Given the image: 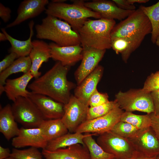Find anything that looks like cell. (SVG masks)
Here are the masks:
<instances>
[{
	"instance_id": "cell-1",
	"label": "cell",
	"mask_w": 159,
	"mask_h": 159,
	"mask_svg": "<svg viewBox=\"0 0 159 159\" xmlns=\"http://www.w3.org/2000/svg\"><path fill=\"white\" fill-rule=\"evenodd\" d=\"M70 67L57 62L51 69L35 79L28 87L33 93L47 96L65 105L70 99L71 91L75 88V85L67 78Z\"/></svg>"
},
{
	"instance_id": "cell-2",
	"label": "cell",
	"mask_w": 159,
	"mask_h": 159,
	"mask_svg": "<svg viewBox=\"0 0 159 159\" xmlns=\"http://www.w3.org/2000/svg\"><path fill=\"white\" fill-rule=\"evenodd\" d=\"M35 29L38 39L50 40L62 47L81 44L78 32L67 22L54 16L47 15Z\"/></svg>"
},
{
	"instance_id": "cell-3",
	"label": "cell",
	"mask_w": 159,
	"mask_h": 159,
	"mask_svg": "<svg viewBox=\"0 0 159 159\" xmlns=\"http://www.w3.org/2000/svg\"><path fill=\"white\" fill-rule=\"evenodd\" d=\"M152 26L147 16L140 8L116 24L111 34V40L122 38L129 40L137 49L146 35L151 34Z\"/></svg>"
},
{
	"instance_id": "cell-4",
	"label": "cell",
	"mask_w": 159,
	"mask_h": 159,
	"mask_svg": "<svg viewBox=\"0 0 159 159\" xmlns=\"http://www.w3.org/2000/svg\"><path fill=\"white\" fill-rule=\"evenodd\" d=\"M72 2L69 4L51 2L47 5L45 13L47 15L63 20L77 32L89 18H101L99 14L86 7L84 1L74 0Z\"/></svg>"
},
{
	"instance_id": "cell-5",
	"label": "cell",
	"mask_w": 159,
	"mask_h": 159,
	"mask_svg": "<svg viewBox=\"0 0 159 159\" xmlns=\"http://www.w3.org/2000/svg\"><path fill=\"white\" fill-rule=\"evenodd\" d=\"M116 24L113 19H87L78 32L82 46L101 50L111 48L110 34Z\"/></svg>"
},
{
	"instance_id": "cell-6",
	"label": "cell",
	"mask_w": 159,
	"mask_h": 159,
	"mask_svg": "<svg viewBox=\"0 0 159 159\" xmlns=\"http://www.w3.org/2000/svg\"><path fill=\"white\" fill-rule=\"evenodd\" d=\"M115 97L120 108L125 111H138L147 114L154 112L151 92L142 88L125 92L120 91L115 95Z\"/></svg>"
},
{
	"instance_id": "cell-7",
	"label": "cell",
	"mask_w": 159,
	"mask_h": 159,
	"mask_svg": "<svg viewBox=\"0 0 159 159\" xmlns=\"http://www.w3.org/2000/svg\"><path fill=\"white\" fill-rule=\"evenodd\" d=\"M16 121L24 128L39 127L45 120L35 104L28 97H19L11 105Z\"/></svg>"
},
{
	"instance_id": "cell-8",
	"label": "cell",
	"mask_w": 159,
	"mask_h": 159,
	"mask_svg": "<svg viewBox=\"0 0 159 159\" xmlns=\"http://www.w3.org/2000/svg\"><path fill=\"white\" fill-rule=\"evenodd\" d=\"M97 142L105 152L114 155L115 159H129L136 151L128 138L111 131L99 135Z\"/></svg>"
},
{
	"instance_id": "cell-9",
	"label": "cell",
	"mask_w": 159,
	"mask_h": 159,
	"mask_svg": "<svg viewBox=\"0 0 159 159\" xmlns=\"http://www.w3.org/2000/svg\"><path fill=\"white\" fill-rule=\"evenodd\" d=\"M89 107L74 95H71L67 103L64 105V114L61 120L69 132L74 133L87 120Z\"/></svg>"
},
{
	"instance_id": "cell-10",
	"label": "cell",
	"mask_w": 159,
	"mask_h": 159,
	"mask_svg": "<svg viewBox=\"0 0 159 159\" xmlns=\"http://www.w3.org/2000/svg\"><path fill=\"white\" fill-rule=\"evenodd\" d=\"M123 112L119 106L117 107L105 115L92 120H86L78 127L75 132L92 133L99 135L110 131L120 121Z\"/></svg>"
},
{
	"instance_id": "cell-11",
	"label": "cell",
	"mask_w": 159,
	"mask_h": 159,
	"mask_svg": "<svg viewBox=\"0 0 159 159\" xmlns=\"http://www.w3.org/2000/svg\"><path fill=\"white\" fill-rule=\"evenodd\" d=\"M128 139L136 151L149 157L159 155V139L150 126L141 130L134 137Z\"/></svg>"
},
{
	"instance_id": "cell-12",
	"label": "cell",
	"mask_w": 159,
	"mask_h": 159,
	"mask_svg": "<svg viewBox=\"0 0 159 159\" xmlns=\"http://www.w3.org/2000/svg\"><path fill=\"white\" fill-rule=\"evenodd\" d=\"M81 62L75 71L74 75L77 85L82 82L95 69L103 58L106 50H101L83 46Z\"/></svg>"
},
{
	"instance_id": "cell-13",
	"label": "cell",
	"mask_w": 159,
	"mask_h": 159,
	"mask_svg": "<svg viewBox=\"0 0 159 159\" xmlns=\"http://www.w3.org/2000/svg\"><path fill=\"white\" fill-rule=\"evenodd\" d=\"M28 97L35 104L45 120L61 119L64 104L47 96L30 92Z\"/></svg>"
},
{
	"instance_id": "cell-14",
	"label": "cell",
	"mask_w": 159,
	"mask_h": 159,
	"mask_svg": "<svg viewBox=\"0 0 159 159\" xmlns=\"http://www.w3.org/2000/svg\"><path fill=\"white\" fill-rule=\"evenodd\" d=\"M85 6L100 15L101 18L117 19L121 21L127 18L135 10L128 11L118 7L112 1L94 0L85 2Z\"/></svg>"
},
{
	"instance_id": "cell-15",
	"label": "cell",
	"mask_w": 159,
	"mask_h": 159,
	"mask_svg": "<svg viewBox=\"0 0 159 159\" xmlns=\"http://www.w3.org/2000/svg\"><path fill=\"white\" fill-rule=\"evenodd\" d=\"M47 143L39 127H21L18 135L12 138L11 145L17 149L30 146L44 149Z\"/></svg>"
},
{
	"instance_id": "cell-16",
	"label": "cell",
	"mask_w": 159,
	"mask_h": 159,
	"mask_svg": "<svg viewBox=\"0 0 159 159\" xmlns=\"http://www.w3.org/2000/svg\"><path fill=\"white\" fill-rule=\"evenodd\" d=\"M49 45L51 58L64 66L70 67L82 59L83 48L80 45L62 47L54 42Z\"/></svg>"
},
{
	"instance_id": "cell-17",
	"label": "cell",
	"mask_w": 159,
	"mask_h": 159,
	"mask_svg": "<svg viewBox=\"0 0 159 159\" xmlns=\"http://www.w3.org/2000/svg\"><path fill=\"white\" fill-rule=\"evenodd\" d=\"M48 0H24L20 4L17 10V16L14 21L8 24L6 28H11L39 15L45 11Z\"/></svg>"
},
{
	"instance_id": "cell-18",
	"label": "cell",
	"mask_w": 159,
	"mask_h": 159,
	"mask_svg": "<svg viewBox=\"0 0 159 159\" xmlns=\"http://www.w3.org/2000/svg\"><path fill=\"white\" fill-rule=\"evenodd\" d=\"M32 47L29 55L32 62L30 72L35 79L40 76L39 70L42 63L47 62L51 58L49 44L42 40L32 41Z\"/></svg>"
},
{
	"instance_id": "cell-19",
	"label": "cell",
	"mask_w": 159,
	"mask_h": 159,
	"mask_svg": "<svg viewBox=\"0 0 159 159\" xmlns=\"http://www.w3.org/2000/svg\"><path fill=\"white\" fill-rule=\"evenodd\" d=\"M103 70V67L98 65L93 72L75 87L74 95L82 102L88 105L89 98L97 89Z\"/></svg>"
},
{
	"instance_id": "cell-20",
	"label": "cell",
	"mask_w": 159,
	"mask_h": 159,
	"mask_svg": "<svg viewBox=\"0 0 159 159\" xmlns=\"http://www.w3.org/2000/svg\"><path fill=\"white\" fill-rule=\"evenodd\" d=\"M42 153L45 159H90L88 148L80 144L53 151L42 149Z\"/></svg>"
},
{
	"instance_id": "cell-21",
	"label": "cell",
	"mask_w": 159,
	"mask_h": 159,
	"mask_svg": "<svg viewBox=\"0 0 159 159\" xmlns=\"http://www.w3.org/2000/svg\"><path fill=\"white\" fill-rule=\"evenodd\" d=\"M33 77L30 71L19 77L7 79L4 89L8 98L14 102L19 97H28L30 92L26 89V87Z\"/></svg>"
},
{
	"instance_id": "cell-22",
	"label": "cell",
	"mask_w": 159,
	"mask_h": 159,
	"mask_svg": "<svg viewBox=\"0 0 159 159\" xmlns=\"http://www.w3.org/2000/svg\"><path fill=\"white\" fill-rule=\"evenodd\" d=\"M20 129L13 114L11 105L7 104L0 110V132L9 140L17 136Z\"/></svg>"
},
{
	"instance_id": "cell-23",
	"label": "cell",
	"mask_w": 159,
	"mask_h": 159,
	"mask_svg": "<svg viewBox=\"0 0 159 159\" xmlns=\"http://www.w3.org/2000/svg\"><path fill=\"white\" fill-rule=\"evenodd\" d=\"M34 22L31 21L29 24L30 29V35L26 40L21 41L15 39L8 34L5 29L2 28V32L6 35L8 40L10 43L11 47L9 49L10 52H14L17 54L18 58L29 56L32 47V38L34 34L33 26Z\"/></svg>"
},
{
	"instance_id": "cell-24",
	"label": "cell",
	"mask_w": 159,
	"mask_h": 159,
	"mask_svg": "<svg viewBox=\"0 0 159 159\" xmlns=\"http://www.w3.org/2000/svg\"><path fill=\"white\" fill-rule=\"evenodd\" d=\"M89 133L85 134L75 132H68L54 139L48 141L45 149L50 151L63 148L72 145L80 144L85 145L83 140Z\"/></svg>"
},
{
	"instance_id": "cell-25",
	"label": "cell",
	"mask_w": 159,
	"mask_h": 159,
	"mask_svg": "<svg viewBox=\"0 0 159 159\" xmlns=\"http://www.w3.org/2000/svg\"><path fill=\"white\" fill-rule=\"evenodd\" d=\"M32 62L29 56L16 59L9 67L0 73V94L4 92V86L7 78L12 74L19 72L26 73L30 71Z\"/></svg>"
},
{
	"instance_id": "cell-26",
	"label": "cell",
	"mask_w": 159,
	"mask_h": 159,
	"mask_svg": "<svg viewBox=\"0 0 159 159\" xmlns=\"http://www.w3.org/2000/svg\"><path fill=\"white\" fill-rule=\"evenodd\" d=\"M39 127L48 142L69 132L61 119L44 120Z\"/></svg>"
},
{
	"instance_id": "cell-27",
	"label": "cell",
	"mask_w": 159,
	"mask_h": 159,
	"mask_svg": "<svg viewBox=\"0 0 159 159\" xmlns=\"http://www.w3.org/2000/svg\"><path fill=\"white\" fill-rule=\"evenodd\" d=\"M140 8L147 16L150 21L152 26L151 40L155 44L159 35V1L150 6L140 5Z\"/></svg>"
},
{
	"instance_id": "cell-28",
	"label": "cell",
	"mask_w": 159,
	"mask_h": 159,
	"mask_svg": "<svg viewBox=\"0 0 159 159\" xmlns=\"http://www.w3.org/2000/svg\"><path fill=\"white\" fill-rule=\"evenodd\" d=\"M95 134L89 133L83 141L89 151L90 159H115L113 155L105 152L93 138Z\"/></svg>"
},
{
	"instance_id": "cell-29",
	"label": "cell",
	"mask_w": 159,
	"mask_h": 159,
	"mask_svg": "<svg viewBox=\"0 0 159 159\" xmlns=\"http://www.w3.org/2000/svg\"><path fill=\"white\" fill-rule=\"evenodd\" d=\"M120 121L130 123L140 130L150 127L151 125V118L149 114L138 115L132 112L125 111L122 114Z\"/></svg>"
},
{
	"instance_id": "cell-30",
	"label": "cell",
	"mask_w": 159,
	"mask_h": 159,
	"mask_svg": "<svg viewBox=\"0 0 159 159\" xmlns=\"http://www.w3.org/2000/svg\"><path fill=\"white\" fill-rule=\"evenodd\" d=\"M119 105L116 100L109 101L102 105L88 108L87 120H91L105 115Z\"/></svg>"
},
{
	"instance_id": "cell-31",
	"label": "cell",
	"mask_w": 159,
	"mask_h": 159,
	"mask_svg": "<svg viewBox=\"0 0 159 159\" xmlns=\"http://www.w3.org/2000/svg\"><path fill=\"white\" fill-rule=\"evenodd\" d=\"M140 130L130 123L120 121L114 126L111 131L128 139L134 137Z\"/></svg>"
},
{
	"instance_id": "cell-32",
	"label": "cell",
	"mask_w": 159,
	"mask_h": 159,
	"mask_svg": "<svg viewBox=\"0 0 159 159\" xmlns=\"http://www.w3.org/2000/svg\"><path fill=\"white\" fill-rule=\"evenodd\" d=\"M42 153L34 147L24 150L12 149L10 157L16 159H43Z\"/></svg>"
},
{
	"instance_id": "cell-33",
	"label": "cell",
	"mask_w": 159,
	"mask_h": 159,
	"mask_svg": "<svg viewBox=\"0 0 159 159\" xmlns=\"http://www.w3.org/2000/svg\"><path fill=\"white\" fill-rule=\"evenodd\" d=\"M109 101L107 93H100L96 89L90 95L88 104L90 107H93L106 103Z\"/></svg>"
},
{
	"instance_id": "cell-34",
	"label": "cell",
	"mask_w": 159,
	"mask_h": 159,
	"mask_svg": "<svg viewBox=\"0 0 159 159\" xmlns=\"http://www.w3.org/2000/svg\"><path fill=\"white\" fill-rule=\"evenodd\" d=\"M142 89L149 92L159 89V71L152 73L148 77Z\"/></svg>"
},
{
	"instance_id": "cell-35",
	"label": "cell",
	"mask_w": 159,
	"mask_h": 159,
	"mask_svg": "<svg viewBox=\"0 0 159 159\" xmlns=\"http://www.w3.org/2000/svg\"><path fill=\"white\" fill-rule=\"evenodd\" d=\"M17 58V54L13 52L6 55L0 62V73L9 67Z\"/></svg>"
},
{
	"instance_id": "cell-36",
	"label": "cell",
	"mask_w": 159,
	"mask_h": 159,
	"mask_svg": "<svg viewBox=\"0 0 159 159\" xmlns=\"http://www.w3.org/2000/svg\"><path fill=\"white\" fill-rule=\"evenodd\" d=\"M149 114L151 120L150 127L159 139V115H155L154 112Z\"/></svg>"
},
{
	"instance_id": "cell-37",
	"label": "cell",
	"mask_w": 159,
	"mask_h": 159,
	"mask_svg": "<svg viewBox=\"0 0 159 159\" xmlns=\"http://www.w3.org/2000/svg\"><path fill=\"white\" fill-rule=\"evenodd\" d=\"M11 11L10 9L0 3V17L4 23L8 22L11 18Z\"/></svg>"
},
{
	"instance_id": "cell-38",
	"label": "cell",
	"mask_w": 159,
	"mask_h": 159,
	"mask_svg": "<svg viewBox=\"0 0 159 159\" xmlns=\"http://www.w3.org/2000/svg\"><path fill=\"white\" fill-rule=\"evenodd\" d=\"M119 8L124 10L133 11L136 10V7L133 5L130 4L127 0H112Z\"/></svg>"
},
{
	"instance_id": "cell-39",
	"label": "cell",
	"mask_w": 159,
	"mask_h": 159,
	"mask_svg": "<svg viewBox=\"0 0 159 159\" xmlns=\"http://www.w3.org/2000/svg\"><path fill=\"white\" fill-rule=\"evenodd\" d=\"M153 99L155 114L159 115V89L151 92Z\"/></svg>"
},
{
	"instance_id": "cell-40",
	"label": "cell",
	"mask_w": 159,
	"mask_h": 159,
	"mask_svg": "<svg viewBox=\"0 0 159 159\" xmlns=\"http://www.w3.org/2000/svg\"><path fill=\"white\" fill-rule=\"evenodd\" d=\"M11 153L9 148L0 146V159H6L10 157Z\"/></svg>"
},
{
	"instance_id": "cell-41",
	"label": "cell",
	"mask_w": 159,
	"mask_h": 159,
	"mask_svg": "<svg viewBox=\"0 0 159 159\" xmlns=\"http://www.w3.org/2000/svg\"><path fill=\"white\" fill-rule=\"evenodd\" d=\"M129 159H158V156L149 157L136 151L132 157Z\"/></svg>"
},
{
	"instance_id": "cell-42",
	"label": "cell",
	"mask_w": 159,
	"mask_h": 159,
	"mask_svg": "<svg viewBox=\"0 0 159 159\" xmlns=\"http://www.w3.org/2000/svg\"><path fill=\"white\" fill-rule=\"evenodd\" d=\"M127 2L130 4L133 5L135 3H145L149 1V0H127Z\"/></svg>"
},
{
	"instance_id": "cell-43",
	"label": "cell",
	"mask_w": 159,
	"mask_h": 159,
	"mask_svg": "<svg viewBox=\"0 0 159 159\" xmlns=\"http://www.w3.org/2000/svg\"><path fill=\"white\" fill-rule=\"evenodd\" d=\"M7 40V38L5 34L2 32H0V41L1 42Z\"/></svg>"
},
{
	"instance_id": "cell-44",
	"label": "cell",
	"mask_w": 159,
	"mask_h": 159,
	"mask_svg": "<svg viewBox=\"0 0 159 159\" xmlns=\"http://www.w3.org/2000/svg\"><path fill=\"white\" fill-rule=\"evenodd\" d=\"M67 0H53L51 2L54 3H61L65 2Z\"/></svg>"
},
{
	"instance_id": "cell-45",
	"label": "cell",
	"mask_w": 159,
	"mask_h": 159,
	"mask_svg": "<svg viewBox=\"0 0 159 159\" xmlns=\"http://www.w3.org/2000/svg\"><path fill=\"white\" fill-rule=\"evenodd\" d=\"M155 44L158 47H159V35L157 39Z\"/></svg>"
},
{
	"instance_id": "cell-46",
	"label": "cell",
	"mask_w": 159,
	"mask_h": 159,
	"mask_svg": "<svg viewBox=\"0 0 159 159\" xmlns=\"http://www.w3.org/2000/svg\"><path fill=\"white\" fill-rule=\"evenodd\" d=\"M6 159H15V158H13L10 157L7 158Z\"/></svg>"
},
{
	"instance_id": "cell-47",
	"label": "cell",
	"mask_w": 159,
	"mask_h": 159,
	"mask_svg": "<svg viewBox=\"0 0 159 159\" xmlns=\"http://www.w3.org/2000/svg\"><path fill=\"white\" fill-rule=\"evenodd\" d=\"M158 159H159V155L158 156Z\"/></svg>"
}]
</instances>
